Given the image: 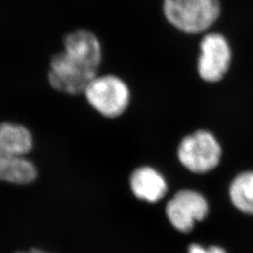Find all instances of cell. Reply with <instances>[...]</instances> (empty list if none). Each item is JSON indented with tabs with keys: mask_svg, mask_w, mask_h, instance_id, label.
I'll list each match as a JSON object with an SVG mask.
<instances>
[{
	"mask_svg": "<svg viewBox=\"0 0 253 253\" xmlns=\"http://www.w3.org/2000/svg\"><path fill=\"white\" fill-rule=\"evenodd\" d=\"M164 13L172 26L187 33H199L217 20L218 0H164Z\"/></svg>",
	"mask_w": 253,
	"mask_h": 253,
	"instance_id": "cell-1",
	"label": "cell"
},
{
	"mask_svg": "<svg viewBox=\"0 0 253 253\" xmlns=\"http://www.w3.org/2000/svg\"><path fill=\"white\" fill-rule=\"evenodd\" d=\"M84 94L93 108L108 118L121 116L127 108L130 100L126 83L111 74L96 76Z\"/></svg>",
	"mask_w": 253,
	"mask_h": 253,
	"instance_id": "cell-2",
	"label": "cell"
},
{
	"mask_svg": "<svg viewBox=\"0 0 253 253\" xmlns=\"http://www.w3.org/2000/svg\"><path fill=\"white\" fill-rule=\"evenodd\" d=\"M177 156L181 164L190 172L206 173L218 165L221 147L211 132L197 130L181 141Z\"/></svg>",
	"mask_w": 253,
	"mask_h": 253,
	"instance_id": "cell-3",
	"label": "cell"
},
{
	"mask_svg": "<svg viewBox=\"0 0 253 253\" xmlns=\"http://www.w3.org/2000/svg\"><path fill=\"white\" fill-rule=\"evenodd\" d=\"M97 72L74 60L63 51L52 57L48 78L55 90L78 95L84 92L89 83L97 76Z\"/></svg>",
	"mask_w": 253,
	"mask_h": 253,
	"instance_id": "cell-4",
	"label": "cell"
},
{
	"mask_svg": "<svg viewBox=\"0 0 253 253\" xmlns=\"http://www.w3.org/2000/svg\"><path fill=\"white\" fill-rule=\"evenodd\" d=\"M209 206L206 197L193 190H181L170 200L165 208L168 220L175 230L189 234L196 222L208 216Z\"/></svg>",
	"mask_w": 253,
	"mask_h": 253,
	"instance_id": "cell-5",
	"label": "cell"
},
{
	"mask_svg": "<svg viewBox=\"0 0 253 253\" xmlns=\"http://www.w3.org/2000/svg\"><path fill=\"white\" fill-rule=\"evenodd\" d=\"M198 72L205 81L216 83L223 78L231 62V51L226 39L211 33L201 42Z\"/></svg>",
	"mask_w": 253,
	"mask_h": 253,
	"instance_id": "cell-6",
	"label": "cell"
},
{
	"mask_svg": "<svg viewBox=\"0 0 253 253\" xmlns=\"http://www.w3.org/2000/svg\"><path fill=\"white\" fill-rule=\"evenodd\" d=\"M64 52L74 60L98 71L102 51L100 41L88 30H76L64 39Z\"/></svg>",
	"mask_w": 253,
	"mask_h": 253,
	"instance_id": "cell-7",
	"label": "cell"
},
{
	"mask_svg": "<svg viewBox=\"0 0 253 253\" xmlns=\"http://www.w3.org/2000/svg\"><path fill=\"white\" fill-rule=\"evenodd\" d=\"M129 186L135 197L148 203L161 201L168 190L163 174L149 166L136 169L130 175Z\"/></svg>",
	"mask_w": 253,
	"mask_h": 253,
	"instance_id": "cell-8",
	"label": "cell"
},
{
	"mask_svg": "<svg viewBox=\"0 0 253 253\" xmlns=\"http://www.w3.org/2000/svg\"><path fill=\"white\" fill-rule=\"evenodd\" d=\"M32 145V135L26 126L10 122L0 124V157L27 156Z\"/></svg>",
	"mask_w": 253,
	"mask_h": 253,
	"instance_id": "cell-9",
	"label": "cell"
},
{
	"mask_svg": "<svg viewBox=\"0 0 253 253\" xmlns=\"http://www.w3.org/2000/svg\"><path fill=\"white\" fill-rule=\"evenodd\" d=\"M35 165L26 156L0 157V181L16 185H27L35 180Z\"/></svg>",
	"mask_w": 253,
	"mask_h": 253,
	"instance_id": "cell-10",
	"label": "cell"
},
{
	"mask_svg": "<svg viewBox=\"0 0 253 253\" xmlns=\"http://www.w3.org/2000/svg\"><path fill=\"white\" fill-rule=\"evenodd\" d=\"M232 204L239 211L253 216V172H243L236 175L229 188Z\"/></svg>",
	"mask_w": 253,
	"mask_h": 253,
	"instance_id": "cell-11",
	"label": "cell"
},
{
	"mask_svg": "<svg viewBox=\"0 0 253 253\" xmlns=\"http://www.w3.org/2000/svg\"><path fill=\"white\" fill-rule=\"evenodd\" d=\"M188 253H227L226 251L219 246L204 247L202 245L192 243L189 246Z\"/></svg>",
	"mask_w": 253,
	"mask_h": 253,
	"instance_id": "cell-12",
	"label": "cell"
},
{
	"mask_svg": "<svg viewBox=\"0 0 253 253\" xmlns=\"http://www.w3.org/2000/svg\"><path fill=\"white\" fill-rule=\"evenodd\" d=\"M49 253L44 251H42V250H39V249H32L31 251H29L28 253Z\"/></svg>",
	"mask_w": 253,
	"mask_h": 253,
	"instance_id": "cell-13",
	"label": "cell"
}]
</instances>
